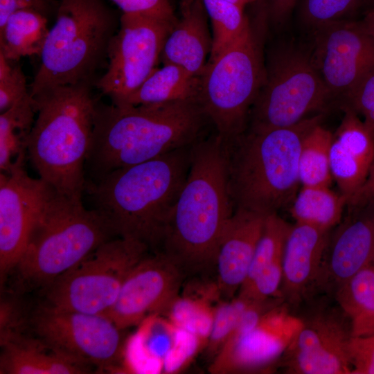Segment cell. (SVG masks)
<instances>
[{
    "label": "cell",
    "instance_id": "7a4b0ae2",
    "mask_svg": "<svg viewBox=\"0 0 374 374\" xmlns=\"http://www.w3.org/2000/svg\"><path fill=\"white\" fill-rule=\"evenodd\" d=\"M208 122L197 100L139 105L98 102L85 163L89 181L191 145L206 136Z\"/></svg>",
    "mask_w": 374,
    "mask_h": 374
},
{
    "label": "cell",
    "instance_id": "d6986e66",
    "mask_svg": "<svg viewBox=\"0 0 374 374\" xmlns=\"http://www.w3.org/2000/svg\"><path fill=\"white\" fill-rule=\"evenodd\" d=\"M330 231L300 223L292 225L283 256L280 297L290 305L320 290Z\"/></svg>",
    "mask_w": 374,
    "mask_h": 374
},
{
    "label": "cell",
    "instance_id": "5bb4252c",
    "mask_svg": "<svg viewBox=\"0 0 374 374\" xmlns=\"http://www.w3.org/2000/svg\"><path fill=\"white\" fill-rule=\"evenodd\" d=\"M314 30L312 62L333 98L341 99L374 71V36L342 19Z\"/></svg>",
    "mask_w": 374,
    "mask_h": 374
},
{
    "label": "cell",
    "instance_id": "60d3db41",
    "mask_svg": "<svg viewBox=\"0 0 374 374\" xmlns=\"http://www.w3.org/2000/svg\"><path fill=\"white\" fill-rule=\"evenodd\" d=\"M297 0H267V12L274 21L283 23L294 8Z\"/></svg>",
    "mask_w": 374,
    "mask_h": 374
},
{
    "label": "cell",
    "instance_id": "277c9868",
    "mask_svg": "<svg viewBox=\"0 0 374 374\" xmlns=\"http://www.w3.org/2000/svg\"><path fill=\"white\" fill-rule=\"evenodd\" d=\"M93 86H55L32 96L37 116L28 139V159L41 179L75 200H82L87 182L84 166L98 103Z\"/></svg>",
    "mask_w": 374,
    "mask_h": 374
},
{
    "label": "cell",
    "instance_id": "7dc6e473",
    "mask_svg": "<svg viewBox=\"0 0 374 374\" xmlns=\"http://www.w3.org/2000/svg\"><path fill=\"white\" fill-rule=\"evenodd\" d=\"M51 1H52V0H51Z\"/></svg>",
    "mask_w": 374,
    "mask_h": 374
},
{
    "label": "cell",
    "instance_id": "5b68a950",
    "mask_svg": "<svg viewBox=\"0 0 374 374\" xmlns=\"http://www.w3.org/2000/svg\"><path fill=\"white\" fill-rule=\"evenodd\" d=\"M322 114L289 127L246 130L226 143L229 190L235 209L264 215L288 208L301 184L303 141Z\"/></svg>",
    "mask_w": 374,
    "mask_h": 374
},
{
    "label": "cell",
    "instance_id": "f546056e",
    "mask_svg": "<svg viewBox=\"0 0 374 374\" xmlns=\"http://www.w3.org/2000/svg\"><path fill=\"white\" fill-rule=\"evenodd\" d=\"M211 19L213 36L209 60L235 40L249 24L244 9L224 0H202Z\"/></svg>",
    "mask_w": 374,
    "mask_h": 374
},
{
    "label": "cell",
    "instance_id": "f6af8a7d",
    "mask_svg": "<svg viewBox=\"0 0 374 374\" xmlns=\"http://www.w3.org/2000/svg\"><path fill=\"white\" fill-rule=\"evenodd\" d=\"M193 1V0H181V10L188 8Z\"/></svg>",
    "mask_w": 374,
    "mask_h": 374
},
{
    "label": "cell",
    "instance_id": "8fae6325",
    "mask_svg": "<svg viewBox=\"0 0 374 374\" xmlns=\"http://www.w3.org/2000/svg\"><path fill=\"white\" fill-rule=\"evenodd\" d=\"M26 321L35 337L85 365L108 369L121 359L122 330L106 315L62 310L39 302Z\"/></svg>",
    "mask_w": 374,
    "mask_h": 374
},
{
    "label": "cell",
    "instance_id": "e575fe53",
    "mask_svg": "<svg viewBox=\"0 0 374 374\" xmlns=\"http://www.w3.org/2000/svg\"><path fill=\"white\" fill-rule=\"evenodd\" d=\"M282 277L283 260L259 271L253 277L242 285L237 294L250 301H263L280 297Z\"/></svg>",
    "mask_w": 374,
    "mask_h": 374
},
{
    "label": "cell",
    "instance_id": "ac0fdd59",
    "mask_svg": "<svg viewBox=\"0 0 374 374\" xmlns=\"http://www.w3.org/2000/svg\"><path fill=\"white\" fill-rule=\"evenodd\" d=\"M374 262V200L347 206L329 235L320 290L334 292Z\"/></svg>",
    "mask_w": 374,
    "mask_h": 374
},
{
    "label": "cell",
    "instance_id": "6da1fadb",
    "mask_svg": "<svg viewBox=\"0 0 374 374\" xmlns=\"http://www.w3.org/2000/svg\"><path fill=\"white\" fill-rule=\"evenodd\" d=\"M233 212L226 144L214 132L192 145L188 175L159 251L185 276L215 267L220 241Z\"/></svg>",
    "mask_w": 374,
    "mask_h": 374
},
{
    "label": "cell",
    "instance_id": "4316f807",
    "mask_svg": "<svg viewBox=\"0 0 374 374\" xmlns=\"http://www.w3.org/2000/svg\"><path fill=\"white\" fill-rule=\"evenodd\" d=\"M348 317L353 337L374 335V262L360 269L334 292Z\"/></svg>",
    "mask_w": 374,
    "mask_h": 374
},
{
    "label": "cell",
    "instance_id": "cb8c5ba5",
    "mask_svg": "<svg viewBox=\"0 0 374 374\" xmlns=\"http://www.w3.org/2000/svg\"><path fill=\"white\" fill-rule=\"evenodd\" d=\"M200 76L172 64L157 68L129 97L115 105H149L197 100Z\"/></svg>",
    "mask_w": 374,
    "mask_h": 374
},
{
    "label": "cell",
    "instance_id": "7c38bea8",
    "mask_svg": "<svg viewBox=\"0 0 374 374\" xmlns=\"http://www.w3.org/2000/svg\"><path fill=\"white\" fill-rule=\"evenodd\" d=\"M176 24L139 14L123 13L111 40L105 73L95 87L118 104L157 69L164 42Z\"/></svg>",
    "mask_w": 374,
    "mask_h": 374
},
{
    "label": "cell",
    "instance_id": "7bdbcfd3",
    "mask_svg": "<svg viewBox=\"0 0 374 374\" xmlns=\"http://www.w3.org/2000/svg\"><path fill=\"white\" fill-rule=\"evenodd\" d=\"M356 23L362 30L374 36V6L367 10L363 19Z\"/></svg>",
    "mask_w": 374,
    "mask_h": 374
},
{
    "label": "cell",
    "instance_id": "7402d4cb",
    "mask_svg": "<svg viewBox=\"0 0 374 374\" xmlns=\"http://www.w3.org/2000/svg\"><path fill=\"white\" fill-rule=\"evenodd\" d=\"M0 373L7 374L88 373L89 366L55 350L36 337L1 331Z\"/></svg>",
    "mask_w": 374,
    "mask_h": 374
},
{
    "label": "cell",
    "instance_id": "ab89813d",
    "mask_svg": "<svg viewBox=\"0 0 374 374\" xmlns=\"http://www.w3.org/2000/svg\"><path fill=\"white\" fill-rule=\"evenodd\" d=\"M51 2V0H0V29L9 17L19 10L30 8L46 15Z\"/></svg>",
    "mask_w": 374,
    "mask_h": 374
},
{
    "label": "cell",
    "instance_id": "ee69618b",
    "mask_svg": "<svg viewBox=\"0 0 374 374\" xmlns=\"http://www.w3.org/2000/svg\"><path fill=\"white\" fill-rule=\"evenodd\" d=\"M233 4H235L244 9L246 5L256 2L260 0H224Z\"/></svg>",
    "mask_w": 374,
    "mask_h": 374
},
{
    "label": "cell",
    "instance_id": "9c48e42d",
    "mask_svg": "<svg viewBox=\"0 0 374 374\" xmlns=\"http://www.w3.org/2000/svg\"><path fill=\"white\" fill-rule=\"evenodd\" d=\"M150 250L133 239L109 240L39 291L41 303L107 316L127 276Z\"/></svg>",
    "mask_w": 374,
    "mask_h": 374
},
{
    "label": "cell",
    "instance_id": "b9f144b4",
    "mask_svg": "<svg viewBox=\"0 0 374 374\" xmlns=\"http://www.w3.org/2000/svg\"><path fill=\"white\" fill-rule=\"evenodd\" d=\"M374 200V161L368 177L362 187L348 201L347 206Z\"/></svg>",
    "mask_w": 374,
    "mask_h": 374
},
{
    "label": "cell",
    "instance_id": "8d00e7d4",
    "mask_svg": "<svg viewBox=\"0 0 374 374\" xmlns=\"http://www.w3.org/2000/svg\"><path fill=\"white\" fill-rule=\"evenodd\" d=\"M341 100L374 132V71Z\"/></svg>",
    "mask_w": 374,
    "mask_h": 374
},
{
    "label": "cell",
    "instance_id": "ffe728a7",
    "mask_svg": "<svg viewBox=\"0 0 374 374\" xmlns=\"http://www.w3.org/2000/svg\"><path fill=\"white\" fill-rule=\"evenodd\" d=\"M341 123L332 134L330 170L339 191L348 201L362 187L374 161V132L349 106L341 104Z\"/></svg>",
    "mask_w": 374,
    "mask_h": 374
},
{
    "label": "cell",
    "instance_id": "603a6c76",
    "mask_svg": "<svg viewBox=\"0 0 374 374\" xmlns=\"http://www.w3.org/2000/svg\"><path fill=\"white\" fill-rule=\"evenodd\" d=\"M181 11L180 20L164 42L160 60L163 64L177 65L199 77L208 62L207 57L212 47L208 15L202 0H193Z\"/></svg>",
    "mask_w": 374,
    "mask_h": 374
},
{
    "label": "cell",
    "instance_id": "4fadbf2b",
    "mask_svg": "<svg viewBox=\"0 0 374 374\" xmlns=\"http://www.w3.org/2000/svg\"><path fill=\"white\" fill-rule=\"evenodd\" d=\"M301 326L281 357L287 373L351 374L350 321L336 306L318 304L299 316Z\"/></svg>",
    "mask_w": 374,
    "mask_h": 374
},
{
    "label": "cell",
    "instance_id": "d590c367",
    "mask_svg": "<svg viewBox=\"0 0 374 374\" xmlns=\"http://www.w3.org/2000/svg\"><path fill=\"white\" fill-rule=\"evenodd\" d=\"M0 53V112L30 96L26 76L19 65H12Z\"/></svg>",
    "mask_w": 374,
    "mask_h": 374
},
{
    "label": "cell",
    "instance_id": "f35d334b",
    "mask_svg": "<svg viewBox=\"0 0 374 374\" xmlns=\"http://www.w3.org/2000/svg\"><path fill=\"white\" fill-rule=\"evenodd\" d=\"M349 356L351 374H374V335L353 337Z\"/></svg>",
    "mask_w": 374,
    "mask_h": 374
},
{
    "label": "cell",
    "instance_id": "9a60e30c",
    "mask_svg": "<svg viewBox=\"0 0 374 374\" xmlns=\"http://www.w3.org/2000/svg\"><path fill=\"white\" fill-rule=\"evenodd\" d=\"M184 276L165 253L148 254L127 276L107 316L123 330L168 311L178 297Z\"/></svg>",
    "mask_w": 374,
    "mask_h": 374
},
{
    "label": "cell",
    "instance_id": "836d02e7",
    "mask_svg": "<svg viewBox=\"0 0 374 374\" xmlns=\"http://www.w3.org/2000/svg\"><path fill=\"white\" fill-rule=\"evenodd\" d=\"M362 0H302L301 16L314 29L341 18L355 8Z\"/></svg>",
    "mask_w": 374,
    "mask_h": 374
},
{
    "label": "cell",
    "instance_id": "484cf974",
    "mask_svg": "<svg viewBox=\"0 0 374 374\" xmlns=\"http://www.w3.org/2000/svg\"><path fill=\"white\" fill-rule=\"evenodd\" d=\"M46 15L25 8L12 13L0 29V53L9 61L39 56L49 29Z\"/></svg>",
    "mask_w": 374,
    "mask_h": 374
},
{
    "label": "cell",
    "instance_id": "1f68e13d",
    "mask_svg": "<svg viewBox=\"0 0 374 374\" xmlns=\"http://www.w3.org/2000/svg\"><path fill=\"white\" fill-rule=\"evenodd\" d=\"M170 321L178 328L192 333L206 344L211 328L214 307L204 301L177 299L168 310Z\"/></svg>",
    "mask_w": 374,
    "mask_h": 374
},
{
    "label": "cell",
    "instance_id": "83f0119b",
    "mask_svg": "<svg viewBox=\"0 0 374 374\" xmlns=\"http://www.w3.org/2000/svg\"><path fill=\"white\" fill-rule=\"evenodd\" d=\"M348 198L330 186H301L289 212L296 223L330 231L342 220Z\"/></svg>",
    "mask_w": 374,
    "mask_h": 374
},
{
    "label": "cell",
    "instance_id": "f1b7e54d",
    "mask_svg": "<svg viewBox=\"0 0 374 374\" xmlns=\"http://www.w3.org/2000/svg\"><path fill=\"white\" fill-rule=\"evenodd\" d=\"M332 136V133L320 123L304 138L299 158L301 186H330L333 180L330 163Z\"/></svg>",
    "mask_w": 374,
    "mask_h": 374
},
{
    "label": "cell",
    "instance_id": "d6a6232c",
    "mask_svg": "<svg viewBox=\"0 0 374 374\" xmlns=\"http://www.w3.org/2000/svg\"><path fill=\"white\" fill-rule=\"evenodd\" d=\"M251 301L237 294L214 306L212 326L206 344L210 357L214 358L218 353Z\"/></svg>",
    "mask_w": 374,
    "mask_h": 374
},
{
    "label": "cell",
    "instance_id": "bcb514c9",
    "mask_svg": "<svg viewBox=\"0 0 374 374\" xmlns=\"http://www.w3.org/2000/svg\"><path fill=\"white\" fill-rule=\"evenodd\" d=\"M361 3L368 6V10L374 6V0H362Z\"/></svg>",
    "mask_w": 374,
    "mask_h": 374
},
{
    "label": "cell",
    "instance_id": "30bf717a",
    "mask_svg": "<svg viewBox=\"0 0 374 374\" xmlns=\"http://www.w3.org/2000/svg\"><path fill=\"white\" fill-rule=\"evenodd\" d=\"M333 99L311 55L283 47L269 59L265 80L251 109L247 128L294 125L310 113L326 110Z\"/></svg>",
    "mask_w": 374,
    "mask_h": 374
},
{
    "label": "cell",
    "instance_id": "4dcf8cb0",
    "mask_svg": "<svg viewBox=\"0 0 374 374\" xmlns=\"http://www.w3.org/2000/svg\"><path fill=\"white\" fill-rule=\"evenodd\" d=\"M292 225L278 213L266 216L263 229L244 283L250 280L264 267L283 260L285 242Z\"/></svg>",
    "mask_w": 374,
    "mask_h": 374
},
{
    "label": "cell",
    "instance_id": "d4e9b609",
    "mask_svg": "<svg viewBox=\"0 0 374 374\" xmlns=\"http://www.w3.org/2000/svg\"><path fill=\"white\" fill-rule=\"evenodd\" d=\"M36 114L34 99L29 97L0 114V172L24 168L28 139Z\"/></svg>",
    "mask_w": 374,
    "mask_h": 374
},
{
    "label": "cell",
    "instance_id": "e0dca14e",
    "mask_svg": "<svg viewBox=\"0 0 374 374\" xmlns=\"http://www.w3.org/2000/svg\"><path fill=\"white\" fill-rule=\"evenodd\" d=\"M285 302L269 310L252 329L223 345L212 361L213 374L255 371L281 358L299 328V316Z\"/></svg>",
    "mask_w": 374,
    "mask_h": 374
},
{
    "label": "cell",
    "instance_id": "ba28073f",
    "mask_svg": "<svg viewBox=\"0 0 374 374\" xmlns=\"http://www.w3.org/2000/svg\"><path fill=\"white\" fill-rule=\"evenodd\" d=\"M261 46L250 23L200 75L197 101L226 143L247 129L251 109L265 80Z\"/></svg>",
    "mask_w": 374,
    "mask_h": 374
},
{
    "label": "cell",
    "instance_id": "52a82bcc",
    "mask_svg": "<svg viewBox=\"0 0 374 374\" xmlns=\"http://www.w3.org/2000/svg\"><path fill=\"white\" fill-rule=\"evenodd\" d=\"M119 24L103 0H60L55 22L39 56V68L30 85V95L55 86L95 85Z\"/></svg>",
    "mask_w": 374,
    "mask_h": 374
},
{
    "label": "cell",
    "instance_id": "3957f363",
    "mask_svg": "<svg viewBox=\"0 0 374 374\" xmlns=\"http://www.w3.org/2000/svg\"><path fill=\"white\" fill-rule=\"evenodd\" d=\"M194 144V143H193ZM191 145L87 181L85 192L117 236L159 251L166 226L188 175Z\"/></svg>",
    "mask_w": 374,
    "mask_h": 374
},
{
    "label": "cell",
    "instance_id": "74e56055",
    "mask_svg": "<svg viewBox=\"0 0 374 374\" xmlns=\"http://www.w3.org/2000/svg\"><path fill=\"white\" fill-rule=\"evenodd\" d=\"M123 13L139 14L176 24L177 19L169 0H110Z\"/></svg>",
    "mask_w": 374,
    "mask_h": 374
},
{
    "label": "cell",
    "instance_id": "2e32d148",
    "mask_svg": "<svg viewBox=\"0 0 374 374\" xmlns=\"http://www.w3.org/2000/svg\"><path fill=\"white\" fill-rule=\"evenodd\" d=\"M53 189L24 168L0 172V276L3 284L26 248L33 226Z\"/></svg>",
    "mask_w": 374,
    "mask_h": 374
},
{
    "label": "cell",
    "instance_id": "8992f818",
    "mask_svg": "<svg viewBox=\"0 0 374 374\" xmlns=\"http://www.w3.org/2000/svg\"><path fill=\"white\" fill-rule=\"evenodd\" d=\"M109 220L82 200L53 190L11 272L17 291H40L104 242L115 238Z\"/></svg>",
    "mask_w": 374,
    "mask_h": 374
},
{
    "label": "cell",
    "instance_id": "44dd1931",
    "mask_svg": "<svg viewBox=\"0 0 374 374\" xmlns=\"http://www.w3.org/2000/svg\"><path fill=\"white\" fill-rule=\"evenodd\" d=\"M266 215L235 209L222 233L217 257L215 288L222 299H231L244 283L261 235Z\"/></svg>",
    "mask_w": 374,
    "mask_h": 374
}]
</instances>
